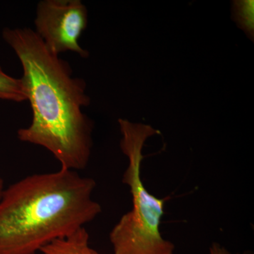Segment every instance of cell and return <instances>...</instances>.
Returning a JSON list of instances; mask_svg holds the SVG:
<instances>
[{"instance_id": "1", "label": "cell", "mask_w": 254, "mask_h": 254, "mask_svg": "<svg viewBox=\"0 0 254 254\" xmlns=\"http://www.w3.org/2000/svg\"><path fill=\"white\" fill-rule=\"evenodd\" d=\"M2 38L21 64V78L33 113L29 126L18 129V139L46 148L61 168L84 170L93 128L82 111L91 103L86 81L73 77L68 62L50 51L31 28H6Z\"/></svg>"}, {"instance_id": "8", "label": "cell", "mask_w": 254, "mask_h": 254, "mask_svg": "<svg viewBox=\"0 0 254 254\" xmlns=\"http://www.w3.org/2000/svg\"><path fill=\"white\" fill-rule=\"evenodd\" d=\"M210 254H232L218 243H213L210 248Z\"/></svg>"}, {"instance_id": "4", "label": "cell", "mask_w": 254, "mask_h": 254, "mask_svg": "<svg viewBox=\"0 0 254 254\" xmlns=\"http://www.w3.org/2000/svg\"><path fill=\"white\" fill-rule=\"evenodd\" d=\"M34 23V31L55 54L70 51L83 58L89 56L78 43L88 26V10L81 0H43L37 6Z\"/></svg>"}, {"instance_id": "6", "label": "cell", "mask_w": 254, "mask_h": 254, "mask_svg": "<svg viewBox=\"0 0 254 254\" xmlns=\"http://www.w3.org/2000/svg\"><path fill=\"white\" fill-rule=\"evenodd\" d=\"M232 18L237 26L243 30L249 38L254 41V1L238 0L233 1Z\"/></svg>"}, {"instance_id": "3", "label": "cell", "mask_w": 254, "mask_h": 254, "mask_svg": "<svg viewBox=\"0 0 254 254\" xmlns=\"http://www.w3.org/2000/svg\"><path fill=\"white\" fill-rule=\"evenodd\" d=\"M120 148L128 158L123 182L129 187L132 208L120 219L110 233L114 254H173L175 245L160 231L165 200L145 189L141 179L143 148L150 137L160 131L150 125L120 119Z\"/></svg>"}, {"instance_id": "2", "label": "cell", "mask_w": 254, "mask_h": 254, "mask_svg": "<svg viewBox=\"0 0 254 254\" xmlns=\"http://www.w3.org/2000/svg\"><path fill=\"white\" fill-rule=\"evenodd\" d=\"M96 182L60 168L34 174L0 196V254H36L53 241L85 227L101 213Z\"/></svg>"}, {"instance_id": "5", "label": "cell", "mask_w": 254, "mask_h": 254, "mask_svg": "<svg viewBox=\"0 0 254 254\" xmlns=\"http://www.w3.org/2000/svg\"><path fill=\"white\" fill-rule=\"evenodd\" d=\"M40 252L42 254H100L90 247L89 234L86 227L50 242Z\"/></svg>"}, {"instance_id": "7", "label": "cell", "mask_w": 254, "mask_h": 254, "mask_svg": "<svg viewBox=\"0 0 254 254\" xmlns=\"http://www.w3.org/2000/svg\"><path fill=\"white\" fill-rule=\"evenodd\" d=\"M0 99L21 103L28 100L26 88L21 78L6 74L0 66Z\"/></svg>"}, {"instance_id": "9", "label": "cell", "mask_w": 254, "mask_h": 254, "mask_svg": "<svg viewBox=\"0 0 254 254\" xmlns=\"http://www.w3.org/2000/svg\"><path fill=\"white\" fill-rule=\"evenodd\" d=\"M4 189V181H3V179L1 178V175H0V196H1V193H2Z\"/></svg>"}]
</instances>
